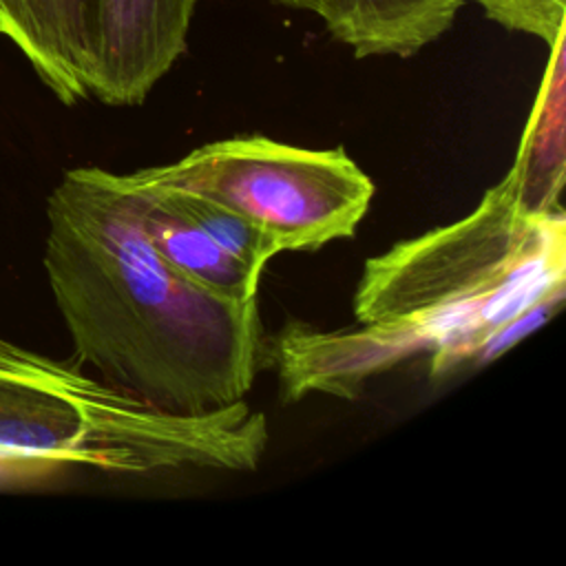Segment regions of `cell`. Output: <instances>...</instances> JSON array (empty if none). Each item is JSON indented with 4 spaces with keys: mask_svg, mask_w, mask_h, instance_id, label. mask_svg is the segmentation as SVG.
Here are the masks:
<instances>
[{
    "mask_svg": "<svg viewBox=\"0 0 566 566\" xmlns=\"http://www.w3.org/2000/svg\"><path fill=\"white\" fill-rule=\"evenodd\" d=\"M564 296H566V285L544 294L542 298H537L515 316L484 332L480 338L447 352H433L431 365H429L431 378H444L460 367H482L486 363H493L504 352H509L520 340H524L535 329H539L562 307Z\"/></svg>",
    "mask_w": 566,
    "mask_h": 566,
    "instance_id": "8fae6325",
    "label": "cell"
},
{
    "mask_svg": "<svg viewBox=\"0 0 566 566\" xmlns=\"http://www.w3.org/2000/svg\"><path fill=\"white\" fill-rule=\"evenodd\" d=\"M0 27L62 104L88 99V0H0Z\"/></svg>",
    "mask_w": 566,
    "mask_h": 566,
    "instance_id": "52a82bcc",
    "label": "cell"
},
{
    "mask_svg": "<svg viewBox=\"0 0 566 566\" xmlns=\"http://www.w3.org/2000/svg\"><path fill=\"white\" fill-rule=\"evenodd\" d=\"M44 272L73 363L172 416L245 400L261 358L256 298L217 296L153 248L124 175L66 170L46 199Z\"/></svg>",
    "mask_w": 566,
    "mask_h": 566,
    "instance_id": "6da1fadb",
    "label": "cell"
},
{
    "mask_svg": "<svg viewBox=\"0 0 566 566\" xmlns=\"http://www.w3.org/2000/svg\"><path fill=\"white\" fill-rule=\"evenodd\" d=\"M489 20L542 40L546 46L566 31V0H471Z\"/></svg>",
    "mask_w": 566,
    "mask_h": 566,
    "instance_id": "7c38bea8",
    "label": "cell"
},
{
    "mask_svg": "<svg viewBox=\"0 0 566 566\" xmlns=\"http://www.w3.org/2000/svg\"><path fill=\"white\" fill-rule=\"evenodd\" d=\"M268 418L245 400L208 416L155 411L77 363L0 338V455L119 475L259 469Z\"/></svg>",
    "mask_w": 566,
    "mask_h": 566,
    "instance_id": "3957f363",
    "label": "cell"
},
{
    "mask_svg": "<svg viewBox=\"0 0 566 566\" xmlns=\"http://www.w3.org/2000/svg\"><path fill=\"white\" fill-rule=\"evenodd\" d=\"M126 181L135 188L142 226L157 254L190 283L232 301L256 298L261 274L226 252L197 221L168 203L148 186Z\"/></svg>",
    "mask_w": 566,
    "mask_h": 566,
    "instance_id": "ba28073f",
    "label": "cell"
},
{
    "mask_svg": "<svg viewBox=\"0 0 566 566\" xmlns=\"http://www.w3.org/2000/svg\"><path fill=\"white\" fill-rule=\"evenodd\" d=\"M566 31L548 44V62L517 155L506 170L520 203L526 210H557L564 188L566 153Z\"/></svg>",
    "mask_w": 566,
    "mask_h": 566,
    "instance_id": "9c48e42d",
    "label": "cell"
},
{
    "mask_svg": "<svg viewBox=\"0 0 566 566\" xmlns=\"http://www.w3.org/2000/svg\"><path fill=\"white\" fill-rule=\"evenodd\" d=\"M197 0H88V99L139 106L186 53Z\"/></svg>",
    "mask_w": 566,
    "mask_h": 566,
    "instance_id": "5b68a950",
    "label": "cell"
},
{
    "mask_svg": "<svg viewBox=\"0 0 566 566\" xmlns=\"http://www.w3.org/2000/svg\"><path fill=\"white\" fill-rule=\"evenodd\" d=\"M564 285V208L526 210L502 177L467 217L367 259L354 318L387 369L467 345Z\"/></svg>",
    "mask_w": 566,
    "mask_h": 566,
    "instance_id": "7a4b0ae2",
    "label": "cell"
},
{
    "mask_svg": "<svg viewBox=\"0 0 566 566\" xmlns=\"http://www.w3.org/2000/svg\"><path fill=\"white\" fill-rule=\"evenodd\" d=\"M128 177L221 201L272 232L283 252L352 239L376 192L345 148H301L263 135L208 142Z\"/></svg>",
    "mask_w": 566,
    "mask_h": 566,
    "instance_id": "277c9868",
    "label": "cell"
},
{
    "mask_svg": "<svg viewBox=\"0 0 566 566\" xmlns=\"http://www.w3.org/2000/svg\"><path fill=\"white\" fill-rule=\"evenodd\" d=\"M323 20L356 57H411L442 38L464 0H272Z\"/></svg>",
    "mask_w": 566,
    "mask_h": 566,
    "instance_id": "8992f818",
    "label": "cell"
},
{
    "mask_svg": "<svg viewBox=\"0 0 566 566\" xmlns=\"http://www.w3.org/2000/svg\"><path fill=\"white\" fill-rule=\"evenodd\" d=\"M148 188L159 192L168 203H172L177 210L197 221L226 252H230L234 259L245 263L256 274H263L265 265L283 252L279 239L272 232H268L265 228H261L259 223L250 221L248 217H243L241 212L232 210L221 201L186 190L155 186Z\"/></svg>",
    "mask_w": 566,
    "mask_h": 566,
    "instance_id": "30bf717a",
    "label": "cell"
},
{
    "mask_svg": "<svg viewBox=\"0 0 566 566\" xmlns=\"http://www.w3.org/2000/svg\"><path fill=\"white\" fill-rule=\"evenodd\" d=\"M0 33H2V27H0Z\"/></svg>",
    "mask_w": 566,
    "mask_h": 566,
    "instance_id": "4fadbf2b",
    "label": "cell"
}]
</instances>
